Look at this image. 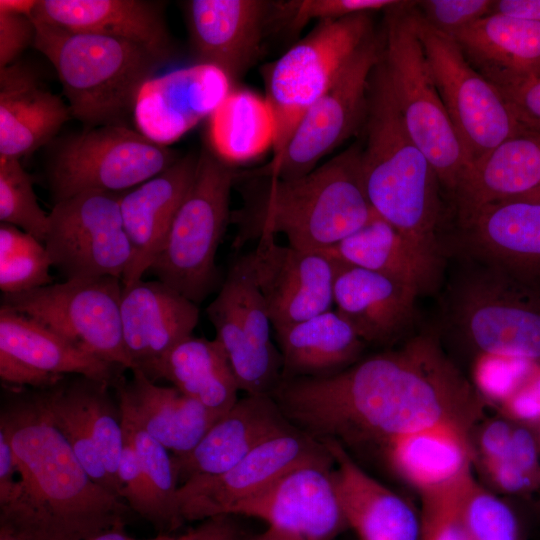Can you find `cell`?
Returning a JSON list of instances; mask_svg holds the SVG:
<instances>
[{
	"mask_svg": "<svg viewBox=\"0 0 540 540\" xmlns=\"http://www.w3.org/2000/svg\"><path fill=\"white\" fill-rule=\"evenodd\" d=\"M271 396L286 418L319 441L380 447L434 426L467 433L478 393L431 333L328 376L282 379Z\"/></svg>",
	"mask_w": 540,
	"mask_h": 540,
	"instance_id": "6da1fadb",
	"label": "cell"
},
{
	"mask_svg": "<svg viewBox=\"0 0 540 540\" xmlns=\"http://www.w3.org/2000/svg\"><path fill=\"white\" fill-rule=\"evenodd\" d=\"M11 389L1 406L0 431L13 449L17 480L10 497L0 503V535L11 540H88L125 525L132 510L89 476L37 389Z\"/></svg>",
	"mask_w": 540,
	"mask_h": 540,
	"instance_id": "7a4b0ae2",
	"label": "cell"
},
{
	"mask_svg": "<svg viewBox=\"0 0 540 540\" xmlns=\"http://www.w3.org/2000/svg\"><path fill=\"white\" fill-rule=\"evenodd\" d=\"M361 143L293 179L245 176L237 171L243 206L231 213L232 248L282 234L304 251L326 250L363 227L371 208L361 176Z\"/></svg>",
	"mask_w": 540,
	"mask_h": 540,
	"instance_id": "3957f363",
	"label": "cell"
},
{
	"mask_svg": "<svg viewBox=\"0 0 540 540\" xmlns=\"http://www.w3.org/2000/svg\"><path fill=\"white\" fill-rule=\"evenodd\" d=\"M361 132V176L373 211L406 238L443 257L441 184L410 136L381 58L370 76Z\"/></svg>",
	"mask_w": 540,
	"mask_h": 540,
	"instance_id": "277c9868",
	"label": "cell"
},
{
	"mask_svg": "<svg viewBox=\"0 0 540 540\" xmlns=\"http://www.w3.org/2000/svg\"><path fill=\"white\" fill-rule=\"evenodd\" d=\"M34 23L33 45L54 66L71 115L84 129L126 125L140 90L166 63L135 42Z\"/></svg>",
	"mask_w": 540,
	"mask_h": 540,
	"instance_id": "5b68a950",
	"label": "cell"
},
{
	"mask_svg": "<svg viewBox=\"0 0 540 540\" xmlns=\"http://www.w3.org/2000/svg\"><path fill=\"white\" fill-rule=\"evenodd\" d=\"M468 263L450 278L441 299L443 327L482 356L540 361V298L491 267Z\"/></svg>",
	"mask_w": 540,
	"mask_h": 540,
	"instance_id": "8992f818",
	"label": "cell"
},
{
	"mask_svg": "<svg viewBox=\"0 0 540 540\" xmlns=\"http://www.w3.org/2000/svg\"><path fill=\"white\" fill-rule=\"evenodd\" d=\"M414 1L385 12L382 60L405 126L451 195L471 166L432 78L413 21Z\"/></svg>",
	"mask_w": 540,
	"mask_h": 540,
	"instance_id": "52a82bcc",
	"label": "cell"
},
{
	"mask_svg": "<svg viewBox=\"0 0 540 540\" xmlns=\"http://www.w3.org/2000/svg\"><path fill=\"white\" fill-rule=\"evenodd\" d=\"M236 175L211 148L201 149L194 181L149 269L197 305L219 284L216 254L230 223Z\"/></svg>",
	"mask_w": 540,
	"mask_h": 540,
	"instance_id": "ba28073f",
	"label": "cell"
},
{
	"mask_svg": "<svg viewBox=\"0 0 540 540\" xmlns=\"http://www.w3.org/2000/svg\"><path fill=\"white\" fill-rule=\"evenodd\" d=\"M371 14L320 21L307 36L264 68L265 101L273 121V156L269 162L281 156L304 114L375 32Z\"/></svg>",
	"mask_w": 540,
	"mask_h": 540,
	"instance_id": "9c48e42d",
	"label": "cell"
},
{
	"mask_svg": "<svg viewBox=\"0 0 540 540\" xmlns=\"http://www.w3.org/2000/svg\"><path fill=\"white\" fill-rule=\"evenodd\" d=\"M179 157L137 129L107 125L72 135L56 149L47 170L53 204L85 192H126Z\"/></svg>",
	"mask_w": 540,
	"mask_h": 540,
	"instance_id": "30bf717a",
	"label": "cell"
},
{
	"mask_svg": "<svg viewBox=\"0 0 540 540\" xmlns=\"http://www.w3.org/2000/svg\"><path fill=\"white\" fill-rule=\"evenodd\" d=\"M413 21L436 88L471 164L528 128L499 89L468 62L457 43L423 20L415 1Z\"/></svg>",
	"mask_w": 540,
	"mask_h": 540,
	"instance_id": "8fae6325",
	"label": "cell"
},
{
	"mask_svg": "<svg viewBox=\"0 0 540 540\" xmlns=\"http://www.w3.org/2000/svg\"><path fill=\"white\" fill-rule=\"evenodd\" d=\"M382 54V35H370L331 87L304 114L281 156L245 176L301 177L349 138L362 131L368 113L369 82Z\"/></svg>",
	"mask_w": 540,
	"mask_h": 540,
	"instance_id": "7c38bea8",
	"label": "cell"
},
{
	"mask_svg": "<svg viewBox=\"0 0 540 540\" xmlns=\"http://www.w3.org/2000/svg\"><path fill=\"white\" fill-rule=\"evenodd\" d=\"M122 280L105 276L65 280L31 291L3 294L1 306L24 314L96 357L133 369L120 314Z\"/></svg>",
	"mask_w": 540,
	"mask_h": 540,
	"instance_id": "4fadbf2b",
	"label": "cell"
},
{
	"mask_svg": "<svg viewBox=\"0 0 540 540\" xmlns=\"http://www.w3.org/2000/svg\"><path fill=\"white\" fill-rule=\"evenodd\" d=\"M206 315L240 391L271 395L282 379V357L272 340V323L247 254L231 263Z\"/></svg>",
	"mask_w": 540,
	"mask_h": 540,
	"instance_id": "5bb4252c",
	"label": "cell"
},
{
	"mask_svg": "<svg viewBox=\"0 0 540 540\" xmlns=\"http://www.w3.org/2000/svg\"><path fill=\"white\" fill-rule=\"evenodd\" d=\"M118 193L85 192L53 204L44 245L65 280H122L133 259Z\"/></svg>",
	"mask_w": 540,
	"mask_h": 540,
	"instance_id": "9a60e30c",
	"label": "cell"
},
{
	"mask_svg": "<svg viewBox=\"0 0 540 540\" xmlns=\"http://www.w3.org/2000/svg\"><path fill=\"white\" fill-rule=\"evenodd\" d=\"M332 459L323 442L296 426L252 450L228 471L179 485L176 507L182 524L227 514L292 468Z\"/></svg>",
	"mask_w": 540,
	"mask_h": 540,
	"instance_id": "2e32d148",
	"label": "cell"
},
{
	"mask_svg": "<svg viewBox=\"0 0 540 540\" xmlns=\"http://www.w3.org/2000/svg\"><path fill=\"white\" fill-rule=\"evenodd\" d=\"M333 469V457L298 465L233 505L227 515L256 518L268 528L310 540H332L348 528Z\"/></svg>",
	"mask_w": 540,
	"mask_h": 540,
	"instance_id": "e0dca14e",
	"label": "cell"
},
{
	"mask_svg": "<svg viewBox=\"0 0 540 540\" xmlns=\"http://www.w3.org/2000/svg\"><path fill=\"white\" fill-rule=\"evenodd\" d=\"M246 254L273 329L333 309L334 259L278 244L273 235L262 236Z\"/></svg>",
	"mask_w": 540,
	"mask_h": 540,
	"instance_id": "ac0fdd59",
	"label": "cell"
},
{
	"mask_svg": "<svg viewBox=\"0 0 540 540\" xmlns=\"http://www.w3.org/2000/svg\"><path fill=\"white\" fill-rule=\"evenodd\" d=\"M458 252L534 291L540 285V201L506 200L458 220Z\"/></svg>",
	"mask_w": 540,
	"mask_h": 540,
	"instance_id": "d6986e66",
	"label": "cell"
},
{
	"mask_svg": "<svg viewBox=\"0 0 540 540\" xmlns=\"http://www.w3.org/2000/svg\"><path fill=\"white\" fill-rule=\"evenodd\" d=\"M196 64L211 66L232 82L257 61L274 1L190 0L182 3Z\"/></svg>",
	"mask_w": 540,
	"mask_h": 540,
	"instance_id": "ffe728a7",
	"label": "cell"
},
{
	"mask_svg": "<svg viewBox=\"0 0 540 540\" xmlns=\"http://www.w3.org/2000/svg\"><path fill=\"white\" fill-rule=\"evenodd\" d=\"M218 69L195 64L154 77L137 97L133 120L150 140L167 146L212 115L229 91Z\"/></svg>",
	"mask_w": 540,
	"mask_h": 540,
	"instance_id": "44dd1931",
	"label": "cell"
},
{
	"mask_svg": "<svg viewBox=\"0 0 540 540\" xmlns=\"http://www.w3.org/2000/svg\"><path fill=\"white\" fill-rule=\"evenodd\" d=\"M335 262V309L357 335L376 346H392L408 336L417 321L418 292L385 275Z\"/></svg>",
	"mask_w": 540,
	"mask_h": 540,
	"instance_id": "7402d4cb",
	"label": "cell"
},
{
	"mask_svg": "<svg viewBox=\"0 0 540 540\" xmlns=\"http://www.w3.org/2000/svg\"><path fill=\"white\" fill-rule=\"evenodd\" d=\"M294 427L271 395L239 398L192 450L172 455L178 483L220 475L264 441Z\"/></svg>",
	"mask_w": 540,
	"mask_h": 540,
	"instance_id": "603a6c76",
	"label": "cell"
},
{
	"mask_svg": "<svg viewBox=\"0 0 540 540\" xmlns=\"http://www.w3.org/2000/svg\"><path fill=\"white\" fill-rule=\"evenodd\" d=\"M198 156L179 157L161 173L120 193L122 221L133 249L132 262L122 277L123 286L142 279L160 252L194 181Z\"/></svg>",
	"mask_w": 540,
	"mask_h": 540,
	"instance_id": "cb8c5ba5",
	"label": "cell"
},
{
	"mask_svg": "<svg viewBox=\"0 0 540 540\" xmlns=\"http://www.w3.org/2000/svg\"><path fill=\"white\" fill-rule=\"evenodd\" d=\"M120 314L125 349L140 370L192 335L199 321L198 305L157 279L123 286Z\"/></svg>",
	"mask_w": 540,
	"mask_h": 540,
	"instance_id": "d4e9b609",
	"label": "cell"
},
{
	"mask_svg": "<svg viewBox=\"0 0 540 540\" xmlns=\"http://www.w3.org/2000/svg\"><path fill=\"white\" fill-rule=\"evenodd\" d=\"M163 6L147 0H38L32 18L72 32L135 42L167 62L175 49Z\"/></svg>",
	"mask_w": 540,
	"mask_h": 540,
	"instance_id": "484cf974",
	"label": "cell"
},
{
	"mask_svg": "<svg viewBox=\"0 0 540 540\" xmlns=\"http://www.w3.org/2000/svg\"><path fill=\"white\" fill-rule=\"evenodd\" d=\"M322 442L334 460L345 520L358 540H422L421 514L406 499L369 475L338 442Z\"/></svg>",
	"mask_w": 540,
	"mask_h": 540,
	"instance_id": "4316f807",
	"label": "cell"
},
{
	"mask_svg": "<svg viewBox=\"0 0 540 540\" xmlns=\"http://www.w3.org/2000/svg\"><path fill=\"white\" fill-rule=\"evenodd\" d=\"M72 117L20 61L0 68V156L21 159L46 145Z\"/></svg>",
	"mask_w": 540,
	"mask_h": 540,
	"instance_id": "83f0119b",
	"label": "cell"
},
{
	"mask_svg": "<svg viewBox=\"0 0 540 540\" xmlns=\"http://www.w3.org/2000/svg\"><path fill=\"white\" fill-rule=\"evenodd\" d=\"M115 387L122 413L161 443L174 456L192 450L220 418L174 386H161L141 370Z\"/></svg>",
	"mask_w": 540,
	"mask_h": 540,
	"instance_id": "f1b7e54d",
	"label": "cell"
},
{
	"mask_svg": "<svg viewBox=\"0 0 540 540\" xmlns=\"http://www.w3.org/2000/svg\"><path fill=\"white\" fill-rule=\"evenodd\" d=\"M321 252L405 283L420 296L436 293L443 276V257L424 250L374 211L363 227Z\"/></svg>",
	"mask_w": 540,
	"mask_h": 540,
	"instance_id": "f546056e",
	"label": "cell"
},
{
	"mask_svg": "<svg viewBox=\"0 0 540 540\" xmlns=\"http://www.w3.org/2000/svg\"><path fill=\"white\" fill-rule=\"evenodd\" d=\"M540 185V131L527 128L471 164L450 195L457 219L497 202L523 196Z\"/></svg>",
	"mask_w": 540,
	"mask_h": 540,
	"instance_id": "4dcf8cb0",
	"label": "cell"
},
{
	"mask_svg": "<svg viewBox=\"0 0 540 540\" xmlns=\"http://www.w3.org/2000/svg\"><path fill=\"white\" fill-rule=\"evenodd\" d=\"M273 332L282 379L338 373L359 361L367 345L336 309Z\"/></svg>",
	"mask_w": 540,
	"mask_h": 540,
	"instance_id": "1f68e13d",
	"label": "cell"
},
{
	"mask_svg": "<svg viewBox=\"0 0 540 540\" xmlns=\"http://www.w3.org/2000/svg\"><path fill=\"white\" fill-rule=\"evenodd\" d=\"M141 371L154 382L163 379L172 383L218 417L239 399L236 378L216 339L192 334Z\"/></svg>",
	"mask_w": 540,
	"mask_h": 540,
	"instance_id": "d6a6232c",
	"label": "cell"
},
{
	"mask_svg": "<svg viewBox=\"0 0 540 540\" xmlns=\"http://www.w3.org/2000/svg\"><path fill=\"white\" fill-rule=\"evenodd\" d=\"M488 81L540 77V22L491 13L450 36Z\"/></svg>",
	"mask_w": 540,
	"mask_h": 540,
	"instance_id": "836d02e7",
	"label": "cell"
},
{
	"mask_svg": "<svg viewBox=\"0 0 540 540\" xmlns=\"http://www.w3.org/2000/svg\"><path fill=\"white\" fill-rule=\"evenodd\" d=\"M0 350L51 374H75L114 388L124 368L104 361L69 342L36 320L0 307Z\"/></svg>",
	"mask_w": 540,
	"mask_h": 540,
	"instance_id": "e575fe53",
	"label": "cell"
},
{
	"mask_svg": "<svg viewBox=\"0 0 540 540\" xmlns=\"http://www.w3.org/2000/svg\"><path fill=\"white\" fill-rule=\"evenodd\" d=\"M466 432L434 426L392 441L384 453L394 468L421 494L451 486L471 473Z\"/></svg>",
	"mask_w": 540,
	"mask_h": 540,
	"instance_id": "d590c367",
	"label": "cell"
},
{
	"mask_svg": "<svg viewBox=\"0 0 540 540\" xmlns=\"http://www.w3.org/2000/svg\"><path fill=\"white\" fill-rule=\"evenodd\" d=\"M209 136L211 149L229 164L272 146L273 121L265 99L245 91L229 93L210 116Z\"/></svg>",
	"mask_w": 540,
	"mask_h": 540,
	"instance_id": "8d00e7d4",
	"label": "cell"
},
{
	"mask_svg": "<svg viewBox=\"0 0 540 540\" xmlns=\"http://www.w3.org/2000/svg\"><path fill=\"white\" fill-rule=\"evenodd\" d=\"M37 391L54 425L89 476L97 484L120 496V487L108 473L101 453L85 425L72 380L65 381L64 378L51 387Z\"/></svg>",
	"mask_w": 540,
	"mask_h": 540,
	"instance_id": "74e56055",
	"label": "cell"
},
{
	"mask_svg": "<svg viewBox=\"0 0 540 540\" xmlns=\"http://www.w3.org/2000/svg\"><path fill=\"white\" fill-rule=\"evenodd\" d=\"M121 417L123 427L133 440L141 471L155 506V528L163 532L176 530L182 523L176 507L179 483L172 454L129 416L121 412Z\"/></svg>",
	"mask_w": 540,
	"mask_h": 540,
	"instance_id": "f35d334b",
	"label": "cell"
},
{
	"mask_svg": "<svg viewBox=\"0 0 540 540\" xmlns=\"http://www.w3.org/2000/svg\"><path fill=\"white\" fill-rule=\"evenodd\" d=\"M51 260L44 243L23 230L0 224V289L3 294L51 284Z\"/></svg>",
	"mask_w": 540,
	"mask_h": 540,
	"instance_id": "ab89813d",
	"label": "cell"
},
{
	"mask_svg": "<svg viewBox=\"0 0 540 540\" xmlns=\"http://www.w3.org/2000/svg\"><path fill=\"white\" fill-rule=\"evenodd\" d=\"M72 382L85 425L101 453L108 473L120 487L118 465L124 432L119 404L115 405L108 392L110 386L103 382L83 376H78Z\"/></svg>",
	"mask_w": 540,
	"mask_h": 540,
	"instance_id": "60d3db41",
	"label": "cell"
},
{
	"mask_svg": "<svg viewBox=\"0 0 540 540\" xmlns=\"http://www.w3.org/2000/svg\"><path fill=\"white\" fill-rule=\"evenodd\" d=\"M0 220L44 243L49 213L39 205L32 176L19 159L0 156Z\"/></svg>",
	"mask_w": 540,
	"mask_h": 540,
	"instance_id": "b9f144b4",
	"label": "cell"
},
{
	"mask_svg": "<svg viewBox=\"0 0 540 540\" xmlns=\"http://www.w3.org/2000/svg\"><path fill=\"white\" fill-rule=\"evenodd\" d=\"M459 514L469 540H521L519 521L511 507L473 477L462 493Z\"/></svg>",
	"mask_w": 540,
	"mask_h": 540,
	"instance_id": "7bdbcfd3",
	"label": "cell"
},
{
	"mask_svg": "<svg viewBox=\"0 0 540 540\" xmlns=\"http://www.w3.org/2000/svg\"><path fill=\"white\" fill-rule=\"evenodd\" d=\"M396 0H289L274 1L271 23L279 22L297 32L311 20H335L359 13L386 11L399 4Z\"/></svg>",
	"mask_w": 540,
	"mask_h": 540,
	"instance_id": "ee69618b",
	"label": "cell"
},
{
	"mask_svg": "<svg viewBox=\"0 0 540 540\" xmlns=\"http://www.w3.org/2000/svg\"><path fill=\"white\" fill-rule=\"evenodd\" d=\"M485 467L491 479L504 491L521 493L540 487L537 444L526 429L515 427L505 455Z\"/></svg>",
	"mask_w": 540,
	"mask_h": 540,
	"instance_id": "f6af8a7d",
	"label": "cell"
},
{
	"mask_svg": "<svg viewBox=\"0 0 540 540\" xmlns=\"http://www.w3.org/2000/svg\"><path fill=\"white\" fill-rule=\"evenodd\" d=\"M472 478L422 495V540H469L460 519L462 493Z\"/></svg>",
	"mask_w": 540,
	"mask_h": 540,
	"instance_id": "bcb514c9",
	"label": "cell"
},
{
	"mask_svg": "<svg viewBox=\"0 0 540 540\" xmlns=\"http://www.w3.org/2000/svg\"><path fill=\"white\" fill-rule=\"evenodd\" d=\"M494 0H421L415 7L435 30L451 36L491 14Z\"/></svg>",
	"mask_w": 540,
	"mask_h": 540,
	"instance_id": "7dc6e473",
	"label": "cell"
},
{
	"mask_svg": "<svg viewBox=\"0 0 540 540\" xmlns=\"http://www.w3.org/2000/svg\"><path fill=\"white\" fill-rule=\"evenodd\" d=\"M123 432L124 444L118 465L120 496L133 512L156 527L155 506L145 483L133 440L124 427Z\"/></svg>",
	"mask_w": 540,
	"mask_h": 540,
	"instance_id": "c3c4849f",
	"label": "cell"
},
{
	"mask_svg": "<svg viewBox=\"0 0 540 540\" xmlns=\"http://www.w3.org/2000/svg\"><path fill=\"white\" fill-rule=\"evenodd\" d=\"M491 83L499 89L524 126L540 131V77L508 76Z\"/></svg>",
	"mask_w": 540,
	"mask_h": 540,
	"instance_id": "681fc988",
	"label": "cell"
},
{
	"mask_svg": "<svg viewBox=\"0 0 540 540\" xmlns=\"http://www.w3.org/2000/svg\"><path fill=\"white\" fill-rule=\"evenodd\" d=\"M528 361L483 356L477 369L481 392L502 404L517 390Z\"/></svg>",
	"mask_w": 540,
	"mask_h": 540,
	"instance_id": "f907efd6",
	"label": "cell"
},
{
	"mask_svg": "<svg viewBox=\"0 0 540 540\" xmlns=\"http://www.w3.org/2000/svg\"><path fill=\"white\" fill-rule=\"evenodd\" d=\"M36 28L31 16L0 12V68L16 61L34 44Z\"/></svg>",
	"mask_w": 540,
	"mask_h": 540,
	"instance_id": "816d5d0a",
	"label": "cell"
},
{
	"mask_svg": "<svg viewBox=\"0 0 540 540\" xmlns=\"http://www.w3.org/2000/svg\"><path fill=\"white\" fill-rule=\"evenodd\" d=\"M0 378L10 387L28 386L32 389H44L57 384L65 376L42 371L8 352L0 350Z\"/></svg>",
	"mask_w": 540,
	"mask_h": 540,
	"instance_id": "f5cc1de1",
	"label": "cell"
},
{
	"mask_svg": "<svg viewBox=\"0 0 540 540\" xmlns=\"http://www.w3.org/2000/svg\"><path fill=\"white\" fill-rule=\"evenodd\" d=\"M514 428L501 420L490 422L485 426L479 439L484 464L498 461L505 455L511 442Z\"/></svg>",
	"mask_w": 540,
	"mask_h": 540,
	"instance_id": "db71d44e",
	"label": "cell"
},
{
	"mask_svg": "<svg viewBox=\"0 0 540 540\" xmlns=\"http://www.w3.org/2000/svg\"><path fill=\"white\" fill-rule=\"evenodd\" d=\"M503 406L512 417L540 420V380L528 388L516 391Z\"/></svg>",
	"mask_w": 540,
	"mask_h": 540,
	"instance_id": "11a10c76",
	"label": "cell"
},
{
	"mask_svg": "<svg viewBox=\"0 0 540 540\" xmlns=\"http://www.w3.org/2000/svg\"><path fill=\"white\" fill-rule=\"evenodd\" d=\"M232 515H218L203 520L197 540H244L242 530Z\"/></svg>",
	"mask_w": 540,
	"mask_h": 540,
	"instance_id": "9f6ffc18",
	"label": "cell"
},
{
	"mask_svg": "<svg viewBox=\"0 0 540 540\" xmlns=\"http://www.w3.org/2000/svg\"><path fill=\"white\" fill-rule=\"evenodd\" d=\"M17 480L13 449L6 435L0 431V503L12 494Z\"/></svg>",
	"mask_w": 540,
	"mask_h": 540,
	"instance_id": "6f0895ef",
	"label": "cell"
},
{
	"mask_svg": "<svg viewBox=\"0 0 540 540\" xmlns=\"http://www.w3.org/2000/svg\"><path fill=\"white\" fill-rule=\"evenodd\" d=\"M491 13L540 22V0H494Z\"/></svg>",
	"mask_w": 540,
	"mask_h": 540,
	"instance_id": "680465c9",
	"label": "cell"
},
{
	"mask_svg": "<svg viewBox=\"0 0 540 540\" xmlns=\"http://www.w3.org/2000/svg\"><path fill=\"white\" fill-rule=\"evenodd\" d=\"M38 0H0V12L33 15Z\"/></svg>",
	"mask_w": 540,
	"mask_h": 540,
	"instance_id": "91938a15",
	"label": "cell"
},
{
	"mask_svg": "<svg viewBox=\"0 0 540 540\" xmlns=\"http://www.w3.org/2000/svg\"><path fill=\"white\" fill-rule=\"evenodd\" d=\"M125 525L107 529L88 540H137L131 537L124 529Z\"/></svg>",
	"mask_w": 540,
	"mask_h": 540,
	"instance_id": "94428289",
	"label": "cell"
},
{
	"mask_svg": "<svg viewBox=\"0 0 540 540\" xmlns=\"http://www.w3.org/2000/svg\"><path fill=\"white\" fill-rule=\"evenodd\" d=\"M250 540H310V539H306V538L299 537L293 534L267 528L266 531L253 537Z\"/></svg>",
	"mask_w": 540,
	"mask_h": 540,
	"instance_id": "6125c7cd",
	"label": "cell"
},
{
	"mask_svg": "<svg viewBox=\"0 0 540 540\" xmlns=\"http://www.w3.org/2000/svg\"><path fill=\"white\" fill-rule=\"evenodd\" d=\"M138 540V539H137ZM144 540H196V532L194 529H190L180 535H169L167 533L160 534L154 538Z\"/></svg>",
	"mask_w": 540,
	"mask_h": 540,
	"instance_id": "be15d7a7",
	"label": "cell"
},
{
	"mask_svg": "<svg viewBox=\"0 0 540 540\" xmlns=\"http://www.w3.org/2000/svg\"><path fill=\"white\" fill-rule=\"evenodd\" d=\"M516 199H523V200H531V201H540V185L535 188L534 190L524 194L523 196L516 198ZM513 200V199H512Z\"/></svg>",
	"mask_w": 540,
	"mask_h": 540,
	"instance_id": "e7e4bbea",
	"label": "cell"
},
{
	"mask_svg": "<svg viewBox=\"0 0 540 540\" xmlns=\"http://www.w3.org/2000/svg\"><path fill=\"white\" fill-rule=\"evenodd\" d=\"M0 540H11L10 538L4 536V535H0Z\"/></svg>",
	"mask_w": 540,
	"mask_h": 540,
	"instance_id": "03108f58",
	"label": "cell"
},
{
	"mask_svg": "<svg viewBox=\"0 0 540 540\" xmlns=\"http://www.w3.org/2000/svg\"><path fill=\"white\" fill-rule=\"evenodd\" d=\"M539 443H540V429H539Z\"/></svg>",
	"mask_w": 540,
	"mask_h": 540,
	"instance_id": "003e7915",
	"label": "cell"
}]
</instances>
